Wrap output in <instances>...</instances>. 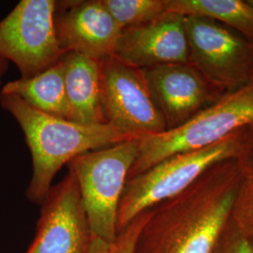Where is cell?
Masks as SVG:
<instances>
[{
	"instance_id": "6",
	"label": "cell",
	"mask_w": 253,
	"mask_h": 253,
	"mask_svg": "<svg viewBox=\"0 0 253 253\" xmlns=\"http://www.w3.org/2000/svg\"><path fill=\"white\" fill-rule=\"evenodd\" d=\"M189 58L208 84L225 96L251 83L253 42L212 19L184 17Z\"/></svg>"
},
{
	"instance_id": "22",
	"label": "cell",
	"mask_w": 253,
	"mask_h": 253,
	"mask_svg": "<svg viewBox=\"0 0 253 253\" xmlns=\"http://www.w3.org/2000/svg\"><path fill=\"white\" fill-rule=\"evenodd\" d=\"M8 64H9V62L7 60L0 57V84H2L3 76L5 75V73L8 70Z\"/></svg>"
},
{
	"instance_id": "4",
	"label": "cell",
	"mask_w": 253,
	"mask_h": 253,
	"mask_svg": "<svg viewBox=\"0 0 253 253\" xmlns=\"http://www.w3.org/2000/svg\"><path fill=\"white\" fill-rule=\"evenodd\" d=\"M253 124V83L223 96L189 121L162 133L139 138V150L128 172L131 178L176 155L216 145Z\"/></svg>"
},
{
	"instance_id": "21",
	"label": "cell",
	"mask_w": 253,
	"mask_h": 253,
	"mask_svg": "<svg viewBox=\"0 0 253 253\" xmlns=\"http://www.w3.org/2000/svg\"><path fill=\"white\" fill-rule=\"evenodd\" d=\"M245 163L248 167L253 168V125H252V130H251V140L249 149L245 158Z\"/></svg>"
},
{
	"instance_id": "18",
	"label": "cell",
	"mask_w": 253,
	"mask_h": 253,
	"mask_svg": "<svg viewBox=\"0 0 253 253\" xmlns=\"http://www.w3.org/2000/svg\"><path fill=\"white\" fill-rule=\"evenodd\" d=\"M213 253H253V247L230 218Z\"/></svg>"
},
{
	"instance_id": "24",
	"label": "cell",
	"mask_w": 253,
	"mask_h": 253,
	"mask_svg": "<svg viewBox=\"0 0 253 253\" xmlns=\"http://www.w3.org/2000/svg\"><path fill=\"white\" fill-rule=\"evenodd\" d=\"M251 83H253V74H252V79H251Z\"/></svg>"
},
{
	"instance_id": "20",
	"label": "cell",
	"mask_w": 253,
	"mask_h": 253,
	"mask_svg": "<svg viewBox=\"0 0 253 253\" xmlns=\"http://www.w3.org/2000/svg\"><path fill=\"white\" fill-rule=\"evenodd\" d=\"M89 253H110V245L94 237Z\"/></svg>"
},
{
	"instance_id": "14",
	"label": "cell",
	"mask_w": 253,
	"mask_h": 253,
	"mask_svg": "<svg viewBox=\"0 0 253 253\" xmlns=\"http://www.w3.org/2000/svg\"><path fill=\"white\" fill-rule=\"evenodd\" d=\"M0 94L15 95L42 113L72 121L61 59L31 78L8 82Z\"/></svg>"
},
{
	"instance_id": "5",
	"label": "cell",
	"mask_w": 253,
	"mask_h": 253,
	"mask_svg": "<svg viewBox=\"0 0 253 253\" xmlns=\"http://www.w3.org/2000/svg\"><path fill=\"white\" fill-rule=\"evenodd\" d=\"M139 138L81 154L68 163L78 181L93 237L111 245L118 236V212Z\"/></svg>"
},
{
	"instance_id": "2",
	"label": "cell",
	"mask_w": 253,
	"mask_h": 253,
	"mask_svg": "<svg viewBox=\"0 0 253 253\" xmlns=\"http://www.w3.org/2000/svg\"><path fill=\"white\" fill-rule=\"evenodd\" d=\"M0 104L21 126L32 158L28 199L42 205L64 164L81 154L98 150L130 138L108 124L84 125L47 115L15 95L0 94Z\"/></svg>"
},
{
	"instance_id": "10",
	"label": "cell",
	"mask_w": 253,
	"mask_h": 253,
	"mask_svg": "<svg viewBox=\"0 0 253 253\" xmlns=\"http://www.w3.org/2000/svg\"><path fill=\"white\" fill-rule=\"evenodd\" d=\"M144 72L166 130L183 125L223 97L190 63L162 65Z\"/></svg>"
},
{
	"instance_id": "23",
	"label": "cell",
	"mask_w": 253,
	"mask_h": 253,
	"mask_svg": "<svg viewBox=\"0 0 253 253\" xmlns=\"http://www.w3.org/2000/svg\"><path fill=\"white\" fill-rule=\"evenodd\" d=\"M249 1V3L252 5V6H253V0H248Z\"/></svg>"
},
{
	"instance_id": "13",
	"label": "cell",
	"mask_w": 253,
	"mask_h": 253,
	"mask_svg": "<svg viewBox=\"0 0 253 253\" xmlns=\"http://www.w3.org/2000/svg\"><path fill=\"white\" fill-rule=\"evenodd\" d=\"M72 121L84 125L106 124L100 104V61L74 52L61 57Z\"/></svg>"
},
{
	"instance_id": "19",
	"label": "cell",
	"mask_w": 253,
	"mask_h": 253,
	"mask_svg": "<svg viewBox=\"0 0 253 253\" xmlns=\"http://www.w3.org/2000/svg\"><path fill=\"white\" fill-rule=\"evenodd\" d=\"M145 211L118 233L114 243L110 245V253H133L136 239L145 222Z\"/></svg>"
},
{
	"instance_id": "15",
	"label": "cell",
	"mask_w": 253,
	"mask_h": 253,
	"mask_svg": "<svg viewBox=\"0 0 253 253\" xmlns=\"http://www.w3.org/2000/svg\"><path fill=\"white\" fill-rule=\"evenodd\" d=\"M167 12L215 20L253 42V6L248 0H167Z\"/></svg>"
},
{
	"instance_id": "7",
	"label": "cell",
	"mask_w": 253,
	"mask_h": 253,
	"mask_svg": "<svg viewBox=\"0 0 253 253\" xmlns=\"http://www.w3.org/2000/svg\"><path fill=\"white\" fill-rule=\"evenodd\" d=\"M54 0H22L0 21V57L31 78L57 63L65 54L59 45Z\"/></svg>"
},
{
	"instance_id": "1",
	"label": "cell",
	"mask_w": 253,
	"mask_h": 253,
	"mask_svg": "<svg viewBox=\"0 0 253 253\" xmlns=\"http://www.w3.org/2000/svg\"><path fill=\"white\" fill-rule=\"evenodd\" d=\"M245 170V159L217 163L187 190L147 209L133 253H213Z\"/></svg>"
},
{
	"instance_id": "17",
	"label": "cell",
	"mask_w": 253,
	"mask_h": 253,
	"mask_svg": "<svg viewBox=\"0 0 253 253\" xmlns=\"http://www.w3.org/2000/svg\"><path fill=\"white\" fill-rule=\"evenodd\" d=\"M231 219L253 247V168L247 165L235 196Z\"/></svg>"
},
{
	"instance_id": "3",
	"label": "cell",
	"mask_w": 253,
	"mask_h": 253,
	"mask_svg": "<svg viewBox=\"0 0 253 253\" xmlns=\"http://www.w3.org/2000/svg\"><path fill=\"white\" fill-rule=\"evenodd\" d=\"M251 130L252 126H245L216 145L173 155L128 178L118 208V234L147 209L187 190L217 163L245 159Z\"/></svg>"
},
{
	"instance_id": "11",
	"label": "cell",
	"mask_w": 253,
	"mask_h": 253,
	"mask_svg": "<svg viewBox=\"0 0 253 253\" xmlns=\"http://www.w3.org/2000/svg\"><path fill=\"white\" fill-rule=\"evenodd\" d=\"M54 25L64 53L74 52L101 61L115 54L122 27L101 0L56 3Z\"/></svg>"
},
{
	"instance_id": "8",
	"label": "cell",
	"mask_w": 253,
	"mask_h": 253,
	"mask_svg": "<svg viewBox=\"0 0 253 253\" xmlns=\"http://www.w3.org/2000/svg\"><path fill=\"white\" fill-rule=\"evenodd\" d=\"M100 104L105 123L130 138L158 134L167 129L144 70L115 55L100 61Z\"/></svg>"
},
{
	"instance_id": "16",
	"label": "cell",
	"mask_w": 253,
	"mask_h": 253,
	"mask_svg": "<svg viewBox=\"0 0 253 253\" xmlns=\"http://www.w3.org/2000/svg\"><path fill=\"white\" fill-rule=\"evenodd\" d=\"M122 29L138 27L167 12V0H101Z\"/></svg>"
},
{
	"instance_id": "12",
	"label": "cell",
	"mask_w": 253,
	"mask_h": 253,
	"mask_svg": "<svg viewBox=\"0 0 253 253\" xmlns=\"http://www.w3.org/2000/svg\"><path fill=\"white\" fill-rule=\"evenodd\" d=\"M114 55L143 70L190 63L184 16L165 12L149 23L123 29Z\"/></svg>"
},
{
	"instance_id": "9",
	"label": "cell",
	"mask_w": 253,
	"mask_h": 253,
	"mask_svg": "<svg viewBox=\"0 0 253 253\" xmlns=\"http://www.w3.org/2000/svg\"><path fill=\"white\" fill-rule=\"evenodd\" d=\"M93 239L78 181L69 169L42 204L36 235L26 253H89Z\"/></svg>"
}]
</instances>
